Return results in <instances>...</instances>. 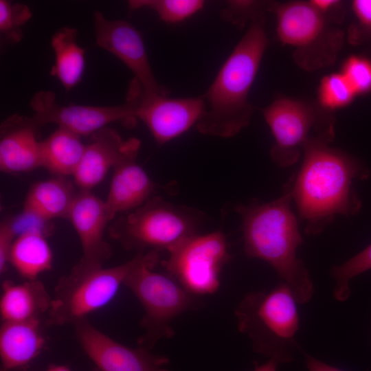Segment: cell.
<instances>
[{"mask_svg": "<svg viewBox=\"0 0 371 371\" xmlns=\"http://www.w3.org/2000/svg\"><path fill=\"white\" fill-rule=\"evenodd\" d=\"M333 139L311 140L300 170L285 186L308 235L319 234L337 215L357 214L361 201L353 185L370 174L359 159L331 147Z\"/></svg>", "mask_w": 371, "mask_h": 371, "instance_id": "1", "label": "cell"}, {"mask_svg": "<svg viewBox=\"0 0 371 371\" xmlns=\"http://www.w3.org/2000/svg\"><path fill=\"white\" fill-rule=\"evenodd\" d=\"M292 197L284 188L275 201H252L236 207L242 219L244 252L269 264L281 282L288 285L298 304L308 302L314 285L303 261L297 257L303 243L297 218L291 208Z\"/></svg>", "mask_w": 371, "mask_h": 371, "instance_id": "2", "label": "cell"}, {"mask_svg": "<svg viewBox=\"0 0 371 371\" xmlns=\"http://www.w3.org/2000/svg\"><path fill=\"white\" fill-rule=\"evenodd\" d=\"M264 19L250 22L203 95L205 111L196 125L199 133L229 138L249 124L254 112L249 92L269 44Z\"/></svg>", "mask_w": 371, "mask_h": 371, "instance_id": "3", "label": "cell"}, {"mask_svg": "<svg viewBox=\"0 0 371 371\" xmlns=\"http://www.w3.org/2000/svg\"><path fill=\"white\" fill-rule=\"evenodd\" d=\"M297 302L287 284L269 291L247 293L235 308L238 330L251 340L252 349L279 363L294 360L301 350L295 341L300 328Z\"/></svg>", "mask_w": 371, "mask_h": 371, "instance_id": "4", "label": "cell"}, {"mask_svg": "<svg viewBox=\"0 0 371 371\" xmlns=\"http://www.w3.org/2000/svg\"><path fill=\"white\" fill-rule=\"evenodd\" d=\"M157 251H146L143 260L124 282L144 309L139 324L144 330L139 346L152 349L163 339L171 338L175 331L171 322L179 315L202 306V301L186 290L168 273L154 271L159 262Z\"/></svg>", "mask_w": 371, "mask_h": 371, "instance_id": "5", "label": "cell"}, {"mask_svg": "<svg viewBox=\"0 0 371 371\" xmlns=\"http://www.w3.org/2000/svg\"><path fill=\"white\" fill-rule=\"evenodd\" d=\"M145 254L138 252L128 261L111 267L80 260L58 280L47 313V323L53 326L74 324L105 306Z\"/></svg>", "mask_w": 371, "mask_h": 371, "instance_id": "6", "label": "cell"}, {"mask_svg": "<svg viewBox=\"0 0 371 371\" xmlns=\"http://www.w3.org/2000/svg\"><path fill=\"white\" fill-rule=\"evenodd\" d=\"M201 212L153 196L137 209L119 217L109 227L110 236L128 250L170 252L196 235Z\"/></svg>", "mask_w": 371, "mask_h": 371, "instance_id": "7", "label": "cell"}, {"mask_svg": "<svg viewBox=\"0 0 371 371\" xmlns=\"http://www.w3.org/2000/svg\"><path fill=\"white\" fill-rule=\"evenodd\" d=\"M276 19L279 41L294 49L293 58L303 69L315 71L334 63L344 42V32L311 1L268 3Z\"/></svg>", "mask_w": 371, "mask_h": 371, "instance_id": "8", "label": "cell"}, {"mask_svg": "<svg viewBox=\"0 0 371 371\" xmlns=\"http://www.w3.org/2000/svg\"><path fill=\"white\" fill-rule=\"evenodd\" d=\"M262 115L274 139L270 156L280 167L297 162L311 140L335 136L331 112L302 100L280 96L262 109Z\"/></svg>", "mask_w": 371, "mask_h": 371, "instance_id": "9", "label": "cell"}, {"mask_svg": "<svg viewBox=\"0 0 371 371\" xmlns=\"http://www.w3.org/2000/svg\"><path fill=\"white\" fill-rule=\"evenodd\" d=\"M169 254L168 259L161 262L167 273L197 296L218 291L221 270L231 258L221 231L192 236Z\"/></svg>", "mask_w": 371, "mask_h": 371, "instance_id": "10", "label": "cell"}, {"mask_svg": "<svg viewBox=\"0 0 371 371\" xmlns=\"http://www.w3.org/2000/svg\"><path fill=\"white\" fill-rule=\"evenodd\" d=\"M34 111L31 117H23L30 124L36 126L56 124L80 136L93 135L115 121L128 122L136 119L137 105L135 88L130 85L126 102L117 106H98L70 104L62 106L51 91H40L30 100Z\"/></svg>", "mask_w": 371, "mask_h": 371, "instance_id": "11", "label": "cell"}, {"mask_svg": "<svg viewBox=\"0 0 371 371\" xmlns=\"http://www.w3.org/2000/svg\"><path fill=\"white\" fill-rule=\"evenodd\" d=\"M137 81L136 118L147 126L159 145L180 136L196 125L205 111L203 95L170 98L146 91Z\"/></svg>", "mask_w": 371, "mask_h": 371, "instance_id": "12", "label": "cell"}, {"mask_svg": "<svg viewBox=\"0 0 371 371\" xmlns=\"http://www.w3.org/2000/svg\"><path fill=\"white\" fill-rule=\"evenodd\" d=\"M77 340L100 371H170L164 366L169 359L139 346L122 344L93 326L87 318L76 322Z\"/></svg>", "mask_w": 371, "mask_h": 371, "instance_id": "13", "label": "cell"}, {"mask_svg": "<svg viewBox=\"0 0 371 371\" xmlns=\"http://www.w3.org/2000/svg\"><path fill=\"white\" fill-rule=\"evenodd\" d=\"M96 44L119 58L148 91L168 95L169 91L156 80L140 32L124 20H108L102 13L93 14Z\"/></svg>", "mask_w": 371, "mask_h": 371, "instance_id": "14", "label": "cell"}, {"mask_svg": "<svg viewBox=\"0 0 371 371\" xmlns=\"http://www.w3.org/2000/svg\"><path fill=\"white\" fill-rule=\"evenodd\" d=\"M140 141L123 139L113 128L105 127L93 135L86 145L82 159L73 175L81 190H90L107 172L122 161L137 156Z\"/></svg>", "mask_w": 371, "mask_h": 371, "instance_id": "15", "label": "cell"}, {"mask_svg": "<svg viewBox=\"0 0 371 371\" xmlns=\"http://www.w3.org/2000/svg\"><path fill=\"white\" fill-rule=\"evenodd\" d=\"M67 218L80 242V260L103 265L111 256V247L104 238V231L111 221L104 201L90 190H81L77 193Z\"/></svg>", "mask_w": 371, "mask_h": 371, "instance_id": "16", "label": "cell"}, {"mask_svg": "<svg viewBox=\"0 0 371 371\" xmlns=\"http://www.w3.org/2000/svg\"><path fill=\"white\" fill-rule=\"evenodd\" d=\"M0 168L5 172H21L42 167L41 141L35 126L14 115L2 124Z\"/></svg>", "mask_w": 371, "mask_h": 371, "instance_id": "17", "label": "cell"}, {"mask_svg": "<svg viewBox=\"0 0 371 371\" xmlns=\"http://www.w3.org/2000/svg\"><path fill=\"white\" fill-rule=\"evenodd\" d=\"M129 158L113 170L110 188L104 201L112 221L119 213L133 211L148 200L157 186L146 171Z\"/></svg>", "mask_w": 371, "mask_h": 371, "instance_id": "18", "label": "cell"}, {"mask_svg": "<svg viewBox=\"0 0 371 371\" xmlns=\"http://www.w3.org/2000/svg\"><path fill=\"white\" fill-rule=\"evenodd\" d=\"M45 339L40 319L4 322L0 328L1 371L23 367L41 352Z\"/></svg>", "mask_w": 371, "mask_h": 371, "instance_id": "19", "label": "cell"}, {"mask_svg": "<svg viewBox=\"0 0 371 371\" xmlns=\"http://www.w3.org/2000/svg\"><path fill=\"white\" fill-rule=\"evenodd\" d=\"M52 296L38 279L16 283L5 280L0 298L1 322H25L40 319L47 313Z\"/></svg>", "mask_w": 371, "mask_h": 371, "instance_id": "20", "label": "cell"}, {"mask_svg": "<svg viewBox=\"0 0 371 371\" xmlns=\"http://www.w3.org/2000/svg\"><path fill=\"white\" fill-rule=\"evenodd\" d=\"M77 193L73 184L64 177L42 181L30 188L23 211L46 221L67 218Z\"/></svg>", "mask_w": 371, "mask_h": 371, "instance_id": "21", "label": "cell"}, {"mask_svg": "<svg viewBox=\"0 0 371 371\" xmlns=\"http://www.w3.org/2000/svg\"><path fill=\"white\" fill-rule=\"evenodd\" d=\"M80 137L58 126L47 139L41 141L42 167L58 176L74 175L86 146Z\"/></svg>", "mask_w": 371, "mask_h": 371, "instance_id": "22", "label": "cell"}, {"mask_svg": "<svg viewBox=\"0 0 371 371\" xmlns=\"http://www.w3.org/2000/svg\"><path fill=\"white\" fill-rule=\"evenodd\" d=\"M77 34L75 28L63 27L51 39L55 63L50 74L59 80L66 90L80 82L85 68V52L76 42Z\"/></svg>", "mask_w": 371, "mask_h": 371, "instance_id": "23", "label": "cell"}, {"mask_svg": "<svg viewBox=\"0 0 371 371\" xmlns=\"http://www.w3.org/2000/svg\"><path fill=\"white\" fill-rule=\"evenodd\" d=\"M52 251L44 234L30 232L16 237L10 264L25 280H36L40 274L52 268Z\"/></svg>", "mask_w": 371, "mask_h": 371, "instance_id": "24", "label": "cell"}, {"mask_svg": "<svg viewBox=\"0 0 371 371\" xmlns=\"http://www.w3.org/2000/svg\"><path fill=\"white\" fill-rule=\"evenodd\" d=\"M202 0H131L128 9L135 11L149 9L154 11L159 19L167 23L181 22L203 9Z\"/></svg>", "mask_w": 371, "mask_h": 371, "instance_id": "25", "label": "cell"}, {"mask_svg": "<svg viewBox=\"0 0 371 371\" xmlns=\"http://www.w3.org/2000/svg\"><path fill=\"white\" fill-rule=\"evenodd\" d=\"M356 96L351 85L341 72L325 76L318 87V105L331 113L349 105Z\"/></svg>", "mask_w": 371, "mask_h": 371, "instance_id": "26", "label": "cell"}, {"mask_svg": "<svg viewBox=\"0 0 371 371\" xmlns=\"http://www.w3.org/2000/svg\"><path fill=\"white\" fill-rule=\"evenodd\" d=\"M371 269V244L346 262L335 265L330 270L335 280L333 296L339 302L348 299L351 291L350 281L355 277Z\"/></svg>", "mask_w": 371, "mask_h": 371, "instance_id": "27", "label": "cell"}, {"mask_svg": "<svg viewBox=\"0 0 371 371\" xmlns=\"http://www.w3.org/2000/svg\"><path fill=\"white\" fill-rule=\"evenodd\" d=\"M32 17L30 8L21 3L0 1V32L9 43L21 41L23 34L21 27Z\"/></svg>", "mask_w": 371, "mask_h": 371, "instance_id": "28", "label": "cell"}, {"mask_svg": "<svg viewBox=\"0 0 371 371\" xmlns=\"http://www.w3.org/2000/svg\"><path fill=\"white\" fill-rule=\"evenodd\" d=\"M341 72L348 81L356 95L371 92V59L352 55L342 65Z\"/></svg>", "mask_w": 371, "mask_h": 371, "instance_id": "29", "label": "cell"}, {"mask_svg": "<svg viewBox=\"0 0 371 371\" xmlns=\"http://www.w3.org/2000/svg\"><path fill=\"white\" fill-rule=\"evenodd\" d=\"M355 20L348 30V41L352 45L371 41V0L352 2Z\"/></svg>", "mask_w": 371, "mask_h": 371, "instance_id": "30", "label": "cell"}, {"mask_svg": "<svg viewBox=\"0 0 371 371\" xmlns=\"http://www.w3.org/2000/svg\"><path fill=\"white\" fill-rule=\"evenodd\" d=\"M268 2L256 1H229L221 12L222 18L238 26L263 16Z\"/></svg>", "mask_w": 371, "mask_h": 371, "instance_id": "31", "label": "cell"}, {"mask_svg": "<svg viewBox=\"0 0 371 371\" xmlns=\"http://www.w3.org/2000/svg\"><path fill=\"white\" fill-rule=\"evenodd\" d=\"M16 236L11 221L1 224L0 227V273L3 274L10 263V255L12 244Z\"/></svg>", "mask_w": 371, "mask_h": 371, "instance_id": "32", "label": "cell"}, {"mask_svg": "<svg viewBox=\"0 0 371 371\" xmlns=\"http://www.w3.org/2000/svg\"><path fill=\"white\" fill-rule=\"evenodd\" d=\"M310 1L316 8L333 22L337 21L334 14H337L340 8H343L341 1L337 0H312Z\"/></svg>", "mask_w": 371, "mask_h": 371, "instance_id": "33", "label": "cell"}, {"mask_svg": "<svg viewBox=\"0 0 371 371\" xmlns=\"http://www.w3.org/2000/svg\"><path fill=\"white\" fill-rule=\"evenodd\" d=\"M303 354L308 371H344L311 357L306 352H303Z\"/></svg>", "mask_w": 371, "mask_h": 371, "instance_id": "34", "label": "cell"}, {"mask_svg": "<svg viewBox=\"0 0 371 371\" xmlns=\"http://www.w3.org/2000/svg\"><path fill=\"white\" fill-rule=\"evenodd\" d=\"M279 362L275 359H269L266 363L256 366L254 371H277Z\"/></svg>", "mask_w": 371, "mask_h": 371, "instance_id": "35", "label": "cell"}, {"mask_svg": "<svg viewBox=\"0 0 371 371\" xmlns=\"http://www.w3.org/2000/svg\"><path fill=\"white\" fill-rule=\"evenodd\" d=\"M45 371H71L70 369L65 366H51Z\"/></svg>", "mask_w": 371, "mask_h": 371, "instance_id": "36", "label": "cell"}]
</instances>
